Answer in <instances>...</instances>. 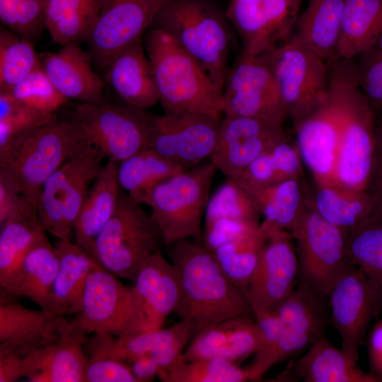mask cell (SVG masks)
<instances>
[{
    "mask_svg": "<svg viewBox=\"0 0 382 382\" xmlns=\"http://www.w3.org/2000/svg\"><path fill=\"white\" fill-rule=\"evenodd\" d=\"M183 170L149 148L120 162L117 177L121 188L134 201L146 204L156 185Z\"/></svg>",
    "mask_w": 382,
    "mask_h": 382,
    "instance_id": "obj_36",
    "label": "cell"
},
{
    "mask_svg": "<svg viewBox=\"0 0 382 382\" xmlns=\"http://www.w3.org/2000/svg\"><path fill=\"white\" fill-rule=\"evenodd\" d=\"M46 233L36 239L25 255L16 286L6 294L18 299H28L47 314L59 262Z\"/></svg>",
    "mask_w": 382,
    "mask_h": 382,
    "instance_id": "obj_30",
    "label": "cell"
},
{
    "mask_svg": "<svg viewBox=\"0 0 382 382\" xmlns=\"http://www.w3.org/2000/svg\"><path fill=\"white\" fill-rule=\"evenodd\" d=\"M58 328V318L43 310L32 309L18 299L0 291V343L33 349L52 336Z\"/></svg>",
    "mask_w": 382,
    "mask_h": 382,
    "instance_id": "obj_32",
    "label": "cell"
},
{
    "mask_svg": "<svg viewBox=\"0 0 382 382\" xmlns=\"http://www.w3.org/2000/svg\"><path fill=\"white\" fill-rule=\"evenodd\" d=\"M54 245L59 265L47 315L56 319L76 316L81 312L88 277L93 270L102 265L93 254L76 243L57 240Z\"/></svg>",
    "mask_w": 382,
    "mask_h": 382,
    "instance_id": "obj_26",
    "label": "cell"
},
{
    "mask_svg": "<svg viewBox=\"0 0 382 382\" xmlns=\"http://www.w3.org/2000/svg\"><path fill=\"white\" fill-rule=\"evenodd\" d=\"M118 164L108 160L103 166L75 221L74 243L93 255L96 240L113 215L118 202L122 189L117 177Z\"/></svg>",
    "mask_w": 382,
    "mask_h": 382,
    "instance_id": "obj_28",
    "label": "cell"
},
{
    "mask_svg": "<svg viewBox=\"0 0 382 382\" xmlns=\"http://www.w3.org/2000/svg\"><path fill=\"white\" fill-rule=\"evenodd\" d=\"M260 214L245 190L227 178L209 197L201 243L210 252L236 236L260 226Z\"/></svg>",
    "mask_w": 382,
    "mask_h": 382,
    "instance_id": "obj_23",
    "label": "cell"
},
{
    "mask_svg": "<svg viewBox=\"0 0 382 382\" xmlns=\"http://www.w3.org/2000/svg\"><path fill=\"white\" fill-rule=\"evenodd\" d=\"M168 247L181 287L174 313L192 325L195 336L224 320L252 314L243 292L201 242L185 239Z\"/></svg>",
    "mask_w": 382,
    "mask_h": 382,
    "instance_id": "obj_1",
    "label": "cell"
},
{
    "mask_svg": "<svg viewBox=\"0 0 382 382\" xmlns=\"http://www.w3.org/2000/svg\"><path fill=\"white\" fill-rule=\"evenodd\" d=\"M346 0H308L299 14L294 35L330 63L337 59Z\"/></svg>",
    "mask_w": 382,
    "mask_h": 382,
    "instance_id": "obj_29",
    "label": "cell"
},
{
    "mask_svg": "<svg viewBox=\"0 0 382 382\" xmlns=\"http://www.w3.org/2000/svg\"><path fill=\"white\" fill-rule=\"evenodd\" d=\"M367 352L371 374L382 381V319L369 332Z\"/></svg>",
    "mask_w": 382,
    "mask_h": 382,
    "instance_id": "obj_50",
    "label": "cell"
},
{
    "mask_svg": "<svg viewBox=\"0 0 382 382\" xmlns=\"http://www.w3.org/2000/svg\"><path fill=\"white\" fill-rule=\"evenodd\" d=\"M101 0H47L45 28L52 42L64 45L88 40L100 11Z\"/></svg>",
    "mask_w": 382,
    "mask_h": 382,
    "instance_id": "obj_35",
    "label": "cell"
},
{
    "mask_svg": "<svg viewBox=\"0 0 382 382\" xmlns=\"http://www.w3.org/2000/svg\"><path fill=\"white\" fill-rule=\"evenodd\" d=\"M44 232L37 202L25 197L21 208L0 225L1 291L8 293L14 289L25 255Z\"/></svg>",
    "mask_w": 382,
    "mask_h": 382,
    "instance_id": "obj_27",
    "label": "cell"
},
{
    "mask_svg": "<svg viewBox=\"0 0 382 382\" xmlns=\"http://www.w3.org/2000/svg\"><path fill=\"white\" fill-rule=\"evenodd\" d=\"M40 64L33 43L7 28L0 31V92H7Z\"/></svg>",
    "mask_w": 382,
    "mask_h": 382,
    "instance_id": "obj_41",
    "label": "cell"
},
{
    "mask_svg": "<svg viewBox=\"0 0 382 382\" xmlns=\"http://www.w3.org/2000/svg\"><path fill=\"white\" fill-rule=\"evenodd\" d=\"M216 166L204 163L175 174L156 185L146 204L166 246L185 239L201 242L202 220Z\"/></svg>",
    "mask_w": 382,
    "mask_h": 382,
    "instance_id": "obj_5",
    "label": "cell"
},
{
    "mask_svg": "<svg viewBox=\"0 0 382 382\" xmlns=\"http://www.w3.org/2000/svg\"><path fill=\"white\" fill-rule=\"evenodd\" d=\"M224 116L248 117L282 125L287 117L272 74L262 56L243 50L230 66L223 88Z\"/></svg>",
    "mask_w": 382,
    "mask_h": 382,
    "instance_id": "obj_14",
    "label": "cell"
},
{
    "mask_svg": "<svg viewBox=\"0 0 382 382\" xmlns=\"http://www.w3.org/2000/svg\"><path fill=\"white\" fill-rule=\"evenodd\" d=\"M238 183L248 194L260 215L263 216L264 222L290 232L308 202L299 178L262 186Z\"/></svg>",
    "mask_w": 382,
    "mask_h": 382,
    "instance_id": "obj_33",
    "label": "cell"
},
{
    "mask_svg": "<svg viewBox=\"0 0 382 382\" xmlns=\"http://www.w3.org/2000/svg\"><path fill=\"white\" fill-rule=\"evenodd\" d=\"M122 101L146 110L159 101L151 64L142 38L115 53L101 70Z\"/></svg>",
    "mask_w": 382,
    "mask_h": 382,
    "instance_id": "obj_25",
    "label": "cell"
},
{
    "mask_svg": "<svg viewBox=\"0 0 382 382\" xmlns=\"http://www.w3.org/2000/svg\"><path fill=\"white\" fill-rule=\"evenodd\" d=\"M86 354L85 382H137L127 363L100 351Z\"/></svg>",
    "mask_w": 382,
    "mask_h": 382,
    "instance_id": "obj_47",
    "label": "cell"
},
{
    "mask_svg": "<svg viewBox=\"0 0 382 382\" xmlns=\"http://www.w3.org/2000/svg\"><path fill=\"white\" fill-rule=\"evenodd\" d=\"M232 28L212 0H165L150 28L168 35L222 91L230 69Z\"/></svg>",
    "mask_w": 382,
    "mask_h": 382,
    "instance_id": "obj_2",
    "label": "cell"
},
{
    "mask_svg": "<svg viewBox=\"0 0 382 382\" xmlns=\"http://www.w3.org/2000/svg\"><path fill=\"white\" fill-rule=\"evenodd\" d=\"M381 109H382V108H381Z\"/></svg>",
    "mask_w": 382,
    "mask_h": 382,
    "instance_id": "obj_54",
    "label": "cell"
},
{
    "mask_svg": "<svg viewBox=\"0 0 382 382\" xmlns=\"http://www.w3.org/2000/svg\"><path fill=\"white\" fill-rule=\"evenodd\" d=\"M16 99L40 111L54 113L67 102L54 86L40 64L7 92Z\"/></svg>",
    "mask_w": 382,
    "mask_h": 382,
    "instance_id": "obj_45",
    "label": "cell"
},
{
    "mask_svg": "<svg viewBox=\"0 0 382 382\" xmlns=\"http://www.w3.org/2000/svg\"><path fill=\"white\" fill-rule=\"evenodd\" d=\"M131 286L138 310L139 332L163 328L174 313L181 296L175 266L156 251L139 269Z\"/></svg>",
    "mask_w": 382,
    "mask_h": 382,
    "instance_id": "obj_21",
    "label": "cell"
},
{
    "mask_svg": "<svg viewBox=\"0 0 382 382\" xmlns=\"http://www.w3.org/2000/svg\"><path fill=\"white\" fill-rule=\"evenodd\" d=\"M144 45L166 114L197 112L221 118L223 91L190 55L159 30L149 29Z\"/></svg>",
    "mask_w": 382,
    "mask_h": 382,
    "instance_id": "obj_3",
    "label": "cell"
},
{
    "mask_svg": "<svg viewBox=\"0 0 382 382\" xmlns=\"http://www.w3.org/2000/svg\"><path fill=\"white\" fill-rule=\"evenodd\" d=\"M39 56L47 76L67 100L81 103L105 101V81L93 70L89 54L81 48L79 42L67 43L56 52Z\"/></svg>",
    "mask_w": 382,
    "mask_h": 382,
    "instance_id": "obj_24",
    "label": "cell"
},
{
    "mask_svg": "<svg viewBox=\"0 0 382 382\" xmlns=\"http://www.w3.org/2000/svg\"><path fill=\"white\" fill-rule=\"evenodd\" d=\"M25 197L0 182V225L13 216L22 206Z\"/></svg>",
    "mask_w": 382,
    "mask_h": 382,
    "instance_id": "obj_52",
    "label": "cell"
},
{
    "mask_svg": "<svg viewBox=\"0 0 382 382\" xmlns=\"http://www.w3.org/2000/svg\"><path fill=\"white\" fill-rule=\"evenodd\" d=\"M301 161L296 143H293L286 134L256 158L235 180L241 184L262 186L299 178Z\"/></svg>",
    "mask_w": 382,
    "mask_h": 382,
    "instance_id": "obj_39",
    "label": "cell"
},
{
    "mask_svg": "<svg viewBox=\"0 0 382 382\" xmlns=\"http://www.w3.org/2000/svg\"><path fill=\"white\" fill-rule=\"evenodd\" d=\"M156 116L126 103H80L71 119L105 158L121 162L149 148Z\"/></svg>",
    "mask_w": 382,
    "mask_h": 382,
    "instance_id": "obj_8",
    "label": "cell"
},
{
    "mask_svg": "<svg viewBox=\"0 0 382 382\" xmlns=\"http://www.w3.org/2000/svg\"><path fill=\"white\" fill-rule=\"evenodd\" d=\"M30 350L0 343V382H16L24 377V363Z\"/></svg>",
    "mask_w": 382,
    "mask_h": 382,
    "instance_id": "obj_48",
    "label": "cell"
},
{
    "mask_svg": "<svg viewBox=\"0 0 382 382\" xmlns=\"http://www.w3.org/2000/svg\"><path fill=\"white\" fill-rule=\"evenodd\" d=\"M285 134L280 125L253 117L224 116L209 160L227 178L237 179Z\"/></svg>",
    "mask_w": 382,
    "mask_h": 382,
    "instance_id": "obj_20",
    "label": "cell"
},
{
    "mask_svg": "<svg viewBox=\"0 0 382 382\" xmlns=\"http://www.w3.org/2000/svg\"><path fill=\"white\" fill-rule=\"evenodd\" d=\"M382 34V0H346L337 58L354 59Z\"/></svg>",
    "mask_w": 382,
    "mask_h": 382,
    "instance_id": "obj_34",
    "label": "cell"
},
{
    "mask_svg": "<svg viewBox=\"0 0 382 382\" xmlns=\"http://www.w3.org/2000/svg\"><path fill=\"white\" fill-rule=\"evenodd\" d=\"M158 378L164 382H243L249 381V370L219 357L183 359Z\"/></svg>",
    "mask_w": 382,
    "mask_h": 382,
    "instance_id": "obj_42",
    "label": "cell"
},
{
    "mask_svg": "<svg viewBox=\"0 0 382 382\" xmlns=\"http://www.w3.org/2000/svg\"><path fill=\"white\" fill-rule=\"evenodd\" d=\"M354 59L329 63L328 91L320 104L294 125L296 143L317 186L335 185V169L345 111L347 80Z\"/></svg>",
    "mask_w": 382,
    "mask_h": 382,
    "instance_id": "obj_6",
    "label": "cell"
},
{
    "mask_svg": "<svg viewBox=\"0 0 382 382\" xmlns=\"http://www.w3.org/2000/svg\"><path fill=\"white\" fill-rule=\"evenodd\" d=\"M57 120L54 113L40 111L0 92V155L23 133Z\"/></svg>",
    "mask_w": 382,
    "mask_h": 382,
    "instance_id": "obj_43",
    "label": "cell"
},
{
    "mask_svg": "<svg viewBox=\"0 0 382 382\" xmlns=\"http://www.w3.org/2000/svg\"><path fill=\"white\" fill-rule=\"evenodd\" d=\"M376 112L374 158L367 191L374 199V214L382 216V109Z\"/></svg>",
    "mask_w": 382,
    "mask_h": 382,
    "instance_id": "obj_49",
    "label": "cell"
},
{
    "mask_svg": "<svg viewBox=\"0 0 382 382\" xmlns=\"http://www.w3.org/2000/svg\"><path fill=\"white\" fill-rule=\"evenodd\" d=\"M83 141L81 129L71 119L31 129L0 155V182L37 202L46 180Z\"/></svg>",
    "mask_w": 382,
    "mask_h": 382,
    "instance_id": "obj_4",
    "label": "cell"
},
{
    "mask_svg": "<svg viewBox=\"0 0 382 382\" xmlns=\"http://www.w3.org/2000/svg\"><path fill=\"white\" fill-rule=\"evenodd\" d=\"M221 120L197 112L156 116L149 148L188 170L209 158L217 143Z\"/></svg>",
    "mask_w": 382,
    "mask_h": 382,
    "instance_id": "obj_16",
    "label": "cell"
},
{
    "mask_svg": "<svg viewBox=\"0 0 382 382\" xmlns=\"http://www.w3.org/2000/svg\"><path fill=\"white\" fill-rule=\"evenodd\" d=\"M303 0H231L225 11L242 50L267 54L293 36Z\"/></svg>",
    "mask_w": 382,
    "mask_h": 382,
    "instance_id": "obj_15",
    "label": "cell"
},
{
    "mask_svg": "<svg viewBox=\"0 0 382 382\" xmlns=\"http://www.w3.org/2000/svg\"><path fill=\"white\" fill-rule=\"evenodd\" d=\"M162 244L151 215L121 189L116 209L96 240L93 255L105 270L133 282L143 263Z\"/></svg>",
    "mask_w": 382,
    "mask_h": 382,
    "instance_id": "obj_7",
    "label": "cell"
},
{
    "mask_svg": "<svg viewBox=\"0 0 382 382\" xmlns=\"http://www.w3.org/2000/svg\"><path fill=\"white\" fill-rule=\"evenodd\" d=\"M376 122V112L357 83L354 59L345 87L335 185L354 191L368 190L374 158Z\"/></svg>",
    "mask_w": 382,
    "mask_h": 382,
    "instance_id": "obj_10",
    "label": "cell"
},
{
    "mask_svg": "<svg viewBox=\"0 0 382 382\" xmlns=\"http://www.w3.org/2000/svg\"><path fill=\"white\" fill-rule=\"evenodd\" d=\"M325 296L301 281L296 289L275 309L282 330L277 340L265 350L270 365L308 348L324 335L330 315Z\"/></svg>",
    "mask_w": 382,
    "mask_h": 382,
    "instance_id": "obj_19",
    "label": "cell"
},
{
    "mask_svg": "<svg viewBox=\"0 0 382 382\" xmlns=\"http://www.w3.org/2000/svg\"><path fill=\"white\" fill-rule=\"evenodd\" d=\"M313 204L326 221L347 231L375 214L369 191H354L337 185L317 186Z\"/></svg>",
    "mask_w": 382,
    "mask_h": 382,
    "instance_id": "obj_37",
    "label": "cell"
},
{
    "mask_svg": "<svg viewBox=\"0 0 382 382\" xmlns=\"http://www.w3.org/2000/svg\"><path fill=\"white\" fill-rule=\"evenodd\" d=\"M84 339L69 330L66 318H59L57 332L27 355L24 378L30 382H85Z\"/></svg>",
    "mask_w": 382,
    "mask_h": 382,
    "instance_id": "obj_22",
    "label": "cell"
},
{
    "mask_svg": "<svg viewBox=\"0 0 382 382\" xmlns=\"http://www.w3.org/2000/svg\"><path fill=\"white\" fill-rule=\"evenodd\" d=\"M347 253L382 290V216L372 215L348 231Z\"/></svg>",
    "mask_w": 382,
    "mask_h": 382,
    "instance_id": "obj_40",
    "label": "cell"
},
{
    "mask_svg": "<svg viewBox=\"0 0 382 382\" xmlns=\"http://www.w3.org/2000/svg\"><path fill=\"white\" fill-rule=\"evenodd\" d=\"M128 364L137 382H151L158 375V364L151 354L138 357Z\"/></svg>",
    "mask_w": 382,
    "mask_h": 382,
    "instance_id": "obj_51",
    "label": "cell"
},
{
    "mask_svg": "<svg viewBox=\"0 0 382 382\" xmlns=\"http://www.w3.org/2000/svg\"><path fill=\"white\" fill-rule=\"evenodd\" d=\"M355 59L357 83L376 112L382 108V52L371 48Z\"/></svg>",
    "mask_w": 382,
    "mask_h": 382,
    "instance_id": "obj_46",
    "label": "cell"
},
{
    "mask_svg": "<svg viewBox=\"0 0 382 382\" xmlns=\"http://www.w3.org/2000/svg\"><path fill=\"white\" fill-rule=\"evenodd\" d=\"M265 243L266 236L260 226L211 252L224 274L243 294L258 265Z\"/></svg>",
    "mask_w": 382,
    "mask_h": 382,
    "instance_id": "obj_38",
    "label": "cell"
},
{
    "mask_svg": "<svg viewBox=\"0 0 382 382\" xmlns=\"http://www.w3.org/2000/svg\"><path fill=\"white\" fill-rule=\"evenodd\" d=\"M347 233L326 221L308 202L291 231L296 243L301 281L325 297L352 264L347 253Z\"/></svg>",
    "mask_w": 382,
    "mask_h": 382,
    "instance_id": "obj_11",
    "label": "cell"
},
{
    "mask_svg": "<svg viewBox=\"0 0 382 382\" xmlns=\"http://www.w3.org/2000/svg\"><path fill=\"white\" fill-rule=\"evenodd\" d=\"M266 243L250 283L243 292L251 311L276 309L294 291L299 270L290 231L262 221Z\"/></svg>",
    "mask_w": 382,
    "mask_h": 382,
    "instance_id": "obj_18",
    "label": "cell"
},
{
    "mask_svg": "<svg viewBox=\"0 0 382 382\" xmlns=\"http://www.w3.org/2000/svg\"><path fill=\"white\" fill-rule=\"evenodd\" d=\"M67 325L82 337L137 333L138 310L131 286L102 266L93 270L86 280L81 311Z\"/></svg>",
    "mask_w": 382,
    "mask_h": 382,
    "instance_id": "obj_12",
    "label": "cell"
},
{
    "mask_svg": "<svg viewBox=\"0 0 382 382\" xmlns=\"http://www.w3.org/2000/svg\"><path fill=\"white\" fill-rule=\"evenodd\" d=\"M296 374L306 382H381L361 370L342 349L333 346L323 335L297 361Z\"/></svg>",
    "mask_w": 382,
    "mask_h": 382,
    "instance_id": "obj_31",
    "label": "cell"
},
{
    "mask_svg": "<svg viewBox=\"0 0 382 382\" xmlns=\"http://www.w3.org/2000/svg\"><path fill=\"white\" fill-rule=\"evenodd\" d=\"M47 0H0V19L8 29L33 43L45 28Z\"/></svg>",
    "mask_w": 382,
    "mask_h": 382,
    "instance_id": "obj_44",
    "label": "cell"
},
{
    "mask_svg": "<svg viewBox=\"0 0 382 382\" xmlns=\"http://www.w3.org/2000/svg\"><path fill=\"white\" fill-rule=\"evenodd\" d=\"M372 48L382 52V34L381 35L379 39Z\"/></svg>",
    "mask_w": 382,
    "mask_h": 382,
    "instance_id": "obj_53",
    "label": "cell"
},
{
    "mask_svg": "<svg viewBox=\"0 0 382 382\" xmlns=\"http://www.w3.org/2000/svg\"><path fill=\"white\" fill-rule=\"evenodd\" d=\"M328 296L330 318L341 337V349L357 362L359 348L367 328L382 308V290L352 263L335 283Z\"/></svg>",
    "mask_w": 382,
    "mask_h": 382,
    "instance_id": "obj_13",
    "label": "cell"
},
{
    "mask_svg": "<svg viewBox=\"0 0 382 382\" xmlns=\"http://www.w3.org/2000/svg\"><path fill=\"white\" fill-rule=\"evenodd\" d=\"M262 57L272 74L287 116L295 125L325 98L329 63L294 35L287 42Z\"/></svg>",
    "mask_w": 382,
    "mask_h": 382,
    "instance_id": "obj_9",
    "label": "cell"
},
{
    "mask_svg": "<svg viewBox=\"0 0 382 382\" xmlns=\"http://www.w3.org/2000/svg\"><path fill=\"white\" fill-rule=\"evenodd\" d=\"M165 0H101L96 22L86 43L99 70L118 51L142 38Z\"/></svg>",
    "mask_w": 382,
    "mask_h": 382,
    "instance_id": "obj_17",
    "label": "cell"
}]
</instances>
